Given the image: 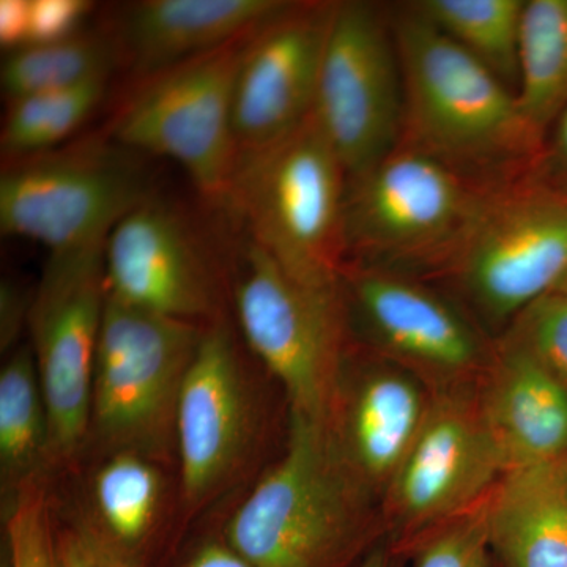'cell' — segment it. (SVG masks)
I'll return each mask as SVG.
<instances>
[{
    "mask_svg": "<svg viewBox=\"0 0 567 567\" xmlns=\"http://www.w3.org/2000/svg\"><path fill=\"white\" fill-rule=\"evenodd\" d=\"M134 155L106 137L10 162L0 177V230L50 254L103 244L152 197Z\"/></svg>",
    "mask_w": 567,
    "mask_h": 567,
    "instance_id": "cell-9",
    "label": "cell"
},
{
    "mask_svg": "<svg viewBox=\"0 0 567 567\" xmlns=\"http://www.w3.org/2000/svg\"><path fill=\"white\" fill-rule=\"evenodd\" d=\"M62 567H145L140 557L115 546L95 525H70L58 533Z\"/></svg>",
    "mask_w": 567,
    "mask_h": 567,
    "instance_id": "cell-30",
    "label": "cell"
},
{
    "mask_svg": "<svg viewBox=\"0 0 567 567\" xmlns=\"http://www.w3.org/2000/svg\"><path fill=\"white\" fill-rule=\"evenodd\" d=\"M487 192L427 156L395 148L347 186L346 264L445 274Z\"/></svg>",
    "mask_w": 567,
    "mask_h": 567,
    "instance_id": "cell-4",
    "label": "cell"
},
{
    "mask_svg": "<svg viewBox=\"0 0 567 567\" xmlns=\"http://www.w3.org/2000/svg\"><path fill=\"white\" fill-rule=\"evenodd\" d=\"M51 462L50 420L29 347L11 354L0 372V466L14 495Z\"/></svg>",
    "mask_w": 567,
    "mask_h": 567,
    "instance_id": "cell-22",
    "label": "cell"
},
{
    "mask_svg": "<svg viewBox=\"0 0 567 567\" xmlns=\"http://www.w3.org/2000/svg\"><path fill=\"white\" fill-rule=\"evenodd\" d=\"M336 2H287L254 31L235 81L238 158L282 140L308 121Z\"/></svg>",
    "mask_w": 567,
    "mask_h": 567,
    "instance_id": "cell-14",
    "label": "cell"
},
{
    "mask_svg": "<svg viewBox=\"0 0 567 567\" xmlns=\"http://www.w3.org/2000/svg\"><path fill=\"white\" fill-rule=\"evenodd\" d=\"M554 290H557V292L565 295L567 298V274L563 276L561 281L557 284V286L554 287Z\"/></svg>",
    "mask_w": 567,
    "mask_h": 567,
    "instance_id": "cell-37",
    "label": "cell"
},
{
    "mask_svg": "<svg viewBox=\"0 0 567 567\" xmlns=\"http://www.w3.org/2000/svg\"><path fill=\"white\" fill-rule=\"evenodd\" d=\"M158 470L142 454L117 451L93 484L95 527L115 546L137 557L152 535L162 502Z\"/></svg>",
    "mask_w": 567,
    "mask_h": 567,
    "instance_id": "cell-25",
    "label": "cell"
},
{
    "mask_svg": "<svg viewBox=\"0 0 567 567\" xmlns=\"http://www.w3.org/2000/svg\"><path fill=\"white\" fill-rule=\"evenodd\" d=\"M409 6L507 87L516 85L517 93L522 18L527 0H417Z\"/></svg>",
    "mask_w": 567,
    "mask_h": 567,
    "instance_id": "cell-23",
    "label": "cell"
},
{
    "mask_svg": "<svg viewBox=\"0 0 567 567\" xmlns=\"http://www.w3.org/2000/svg\"><path fill=\"white\" fill-rule=\"evenodd\" d=\"M499 344L532 358L567 388V298L550 290L507 323Z\"/></svg>",
    "mask_w": 567,
    "mask_h": 567,
    "instance_id": "cell-27",
    "label": "cell"
},
{
    "mask_svg": "<svg viewBox=\"0 0 567 567\" xmlns=\"http://www.w3.org/2000/svg\"><path fill=\"white\" fill-rule=\"evenodd\" d=\"M106 89L107 80H99L9 102L0 136L3 155L14 162L54 151L91 117Z\"/></svg>",
    "mask_w": 567,
    "mask_h": 567,
    "instance_id": "cell-26",
    "label": "cell"
},
{
    "mask_svg": "<svg viewBox=\"0 0 567 567\" xmlns=\"http://www.w3.org/2000/svg\"><path fill=\"white\" fill-rule=\"evenodd\" d=\"M503 475L477 391H436L420 434L383 492L388 525L402 539H421L483 503Z\"/></svg>",
    "mask_w": 567,
    "mask_h": 567,
    "instance_id": "cell-13",
    "label": "cell"
},
{
    "mask_svg": "<svg viewBox=\"0 0 567 567\" xmlns=\"http://www.w3.org/2000/svg\"><path fill=\"white\" fill-rule=\"evenodd\" d=\"M312 117L344 166L360 177L398 148L404 82L386 9L336 2Z\"/></svg>",
    "mask_w": 567,
    "mask_h": 567,
    "instance_id": "cell-10",
    "label": "cell"
},
{
    "mask_svg": "<svg viewBox=\"0 0 567 567\" xmlns=\"http://www.w3.org/2000/svg\"><path fill=\"white\" fill-rule=\"evenodd\" d=\"M182 567H252L226 539L197 548Z\"/></svg>",
    "mask_w": 567,
    "mask_h": 567,
    "instance_id": "cell-34",
    "label": "cell"
},
{
    "mask_svg": "<svg viewBox=\"0 0 567 567\" xmlns=\"http://www.w3.org/2000/svg\"><path fill=\"white\" fill-rule=\"evenodd\" d=\"M342 298L375 352L429 390H464L486 374L494 347L445 298L410 275L347 262Z\"/></svg>",
    "mask_w": 567,
    "mask_h": 567,
    "instance_id": "cell-12",
    "label": "cell"
},
{
    "mask_svg": "<svg viewBox=\"0 0 567 567\" xmlns=\"http://www.w3.org/2000/svg\"><path fill=\"white\" fill-rule=\"evenodd\" d=\"M235 305L246 341L286 388L290 413L330 423L346 361L342 290L298 281L246 238Z\"/></svg>",
    "mask_w": 567,
    "mask_h": 567,
    "instance_id": "cell-7",
    "label": "cell"
},
{
    "mask_svg": "<svg viewBox=\"0 0 567 567\" xmlns=\"http://www.w3.org/2000/svg\"><path fill=\"white\" fill-rule=\"evenodd\" d=\"M557 151L559 158L567 166V106L557 121Z\"/></svg>",
    "mask_w": 567,
    "mask_h": 567,
    "instance_id": "cell-35",
    "label": "cell"
},
{
    "mask_svg": "<svg viewBox=\"0 0 567 567\" xmlns=\"http://www.w3.org/2000/svg\"><path fill=\"white\" fill-rule=\"evenodd\" d=\"M24 316L29 317V306H24L21 293L14 289L13 284L2 282L0 287V342L2 349H10L20 333Z\"/></svg>",
    "mask_w": 567,
    "mask_h": 567,
    "instance_id": "cell-33",
    "label": "cell"
},
{
    "mask_svg": "<svg viewBox=\"0 0 567 567\" xmlns=\"http://www.w3.org/2000/svg\"><path fill=\"white\" fill-rule=\"evenodd\" d=\"M257 28L136 81L111 118L107 140L137 155L174 159L205 197L224 200L238 162L233 128L235 81Z\"/></svg>",
    "mask_w": 567,
    "mask_h": 567,
    "instance_id": "cell-5",
    "label": "cell"
},
{
    "mask_svg": "<svg viewBox=\"0 0 567 567\" xmlns=\"http://www.w3.org/2000/svg\"><path fill=\"white\" fill-rule=\"evenodd\" d=\"M204 328L107 295L95 354L92 423L118 451L158 456L175 436L183 382Z\"/></svg>",
    "mask_w": 567,
    "mask_h": 567,
    "instance_id": "cell-8",
    "label": "cell"
},
{
    "mask_svg": "<svg viewBox=\"0 0 567 567\" xmlns=\"http://www.w3.org/2000/svg\"><path fill=\"white\" fill-rule=\"evenodd\" d=\"M92 9V3L85 0H29L25 47L55 43L78 35Z\"/></svg>",
    "mask_w": 567,
    "mask_h": 567,
    "instance_id": "cell-31",
    "label": "cell"
},
{
    "mask_svg": "<svg viewBox=\"0 0 567 567\" xmlns=\"http://www.w3.org/2000/svg\"><path fill=\"white\" fill-rule=\"evenodd\" d=\"M29 0L0 2V43L9 52L28 44Z\"/></svg>",
    "mask_w": 567,
    "mask_h": 567,
    "instance_id": "cell-32",
    "label": "cell"
},
{
    "mask_svg": "<svg viewBox=\"0 0 567 567\" xmlns=\"http://www.w3.org/2000/svg\"><path fill=\"white\" fill-rule=\"evenodd\" d=\"M14 496L7 518L10 567H62L44 488L32 481Z\"/></svg>",
    "mask_w": 567,
    "mask_h": 567,
    "instance_id": "cell-28",
    "label": "cell"
},
{
    "mask_svg": "<svg viewBox=\"0 0 567 567\" xmlns=\"http://www.w3.org/2000/svg\"><path fill=\"white\" fill-rule=\"evenodd\" d=\"M480 385L481 410L505 473L567 457V388L546 369L496 342Z\"/></svg>",
    "mask_w": 567,
    "mask_h": 567,
    "instance_id": "cell-19",
    "label": "cell"
},
{
    "mask_svg": "<svg viewBox=\"0 0 567 567\" xmlns=\"http://www.w3.org/2000/svg\"><path fill=\"white\" fill-rule=\"evenodd\" d=\"M347 186L344 166L311 114L282 140L240 156L224 200L287 274L336 290L346 265Z\"/></svg>",
    "mask_w": 567,
    "mask_h": 567,
    "instance_id": "cell-3",
    "label": "cell"
},
{
    "mask_svg": "<svg viewBox=\"0 0 567 567\" xmlns=\"http://www.w3.org/2000/svg\"><path fill=\"white\" fill-rule=\"evenodd\" d=\"M492 554L505 567H567V457L509 470L484 499Z\"/></svg>",
    "mask_w": 567,
    "mask_h": 567,
    "instance_id": "cell-20",
    "label": "cell"
},
{
    "mask_svg": "<svg viewBox=\"0 0 567 567\" xmlns=\"http://www.w3.org/2000/svg\"><path fill=\"white\" fill-rule=\"evenodd\" d=\"M434 391L385 358L339 382L331 431L357 475L385 492L431 409Z\"/></svg>",
    "mask_w": 567,
    "mask_h": 567,
    "instance_id": "cell-17",
    "label": "cell"
},
{
    "mask_svg": "<svg viewBox=\"0 0 567 567\" xmlns=\"http://www.w3.org/2000/svg\"><path fill=\"white\" fill-rule=\"evenodd\" d=\"M372 495L330 423L290 413L286 454L230 518L226 540L252 567H346L371 532Z\"/></svg>",
    "mask_w": 567,
    "mask_h": 567,
    "instance_id": "cell-2",
    "label": "cell"
},
{
    "mask_svg": "<svg viewBox=\"0 0 567 567\" xmlns=\"http://www.w3.org/2000/svg\"><path fill=\"white\" fill-rule=\"evenodd\" d=\"M354 567H388L386 554L383 550L371 551L361 559L360 565Z\"/></svg>",
    "mask_w": 567,
    "mask_h": 567,
    "instance_id": "cell-36",
    "label": "cell"
},
{
    "mask_svg": "<svg viewBox=\"0 0 567 567\" xmlns=\"http://www.w3.org/2000/svg\"><path fill=\"white\" fill-rule=\"evenodd\" d=\"M287 0H142L104 28L115 63L136 81L216 50L270 20Z\"/></svg>",
    "mask_w": 567,
    "mask_h": 567,
    "instance_id": "cell-18",
    "label": "cell"
},
{
    "mask_svg": "<svg viewBox=\"0 0 567 567\" xmlns=\"http://www.w3.org/2000/svg\"><path fill=\"white\" fill-rule=\"evenodd\" d=\"M536 171L484 194L443 274L494 323H509L567 274V185Z\"/></svg>",
    "mask_w": 567,
    "mask_h": 567,
    "instance_id": "cell-6",
    "label": "cell"
},
{
    "mask_svg": "<svg viewBox=\"0 0 567 567\" xmlns=\"http://www.w3.org/2000/svg\"><path fill=\"white\" fill-rule=\"evenodd\" d=\"M390 18L404 82L398 148L487 189L536 169L544 141L525 121L516 92L412 7Z\"/></svg>",
    "mask_w": 567,
    "mask_h": 567,
    "instance_id": "cell-1",
    "label": "cell"
},
{
    "mask_svg": "<svg viewBox=\"0 0 567 567\" xmlns=\"http://www.w3.org/2000/svg\"><path fill=\"white\" fill-rule=\"evenodd\" d=\"M252 410L229 331L205 328L177 406L175 439L183 496L199 506L221 488L244 457Z\"/></svg>",
    "mask_w": 567,
    "mask_h": 567,
    "instance_id": "cell-16",
    "label": "cell"
},
{
    "mask_svg": "<svg viewBox=\"0 0 567 567\" xmlns=\"http://www.w3.org/2000/svg\"><path fill=\"white\" fill-rule=\"evenodd\" d=\"M516 95L525 121L544 141L567 106V0H527Z\"/></svg>",
    "mask_w": 567,
    "mask_h": 567,
    "instance_id": "cell-21",
    "label": "cell"
},
{
    "mask_svg": "<svg viewBox=\"0 0 567 567\" xmlns=\"http://www.w3.org/2000/svg\"><path fill=\"white\" fill-rule=\"evenodd\" d=\"M104 268L112 297L153 315L196 323L215 312L210 268L192 233L148 197L107 235Z\"/></svg>",
    "mask_w": 567,
    "mask_h": 567,
    "instance_id": "cell-15",
    "label": "cell"
},
{
    "mask_svg": "<svg viewBox=\"0 0 567 567\" xmlns=\"http://www.w3.org/2000/svg\"><path fill=\"white\" fill-rule=\"evenodd\" d=\"M104 244L50 254L29 305L31 350L50 420L51 462L73 457L92 424L96 344L110 295Z\"/></svg>",
    "mask_w": 567,
    "mask_h": 567,
    "instance_id": "cell-11",
    "label": "cell"
},
{
    "mask_svg": "<svg viewBox=\"0 0 567 567\" xmlns=\"http://www.w3.org/2000/svg\"><path fill=\"white\" fill-rule=\"evenodd\" d=\"M416 543L415 567H491L484 502Z\"/></svg>",
    "mask_w": 567,
    "mask_h": 567,
    "instance_id": "cell-29",
    "label": "cell"
},
{
    "mask_svg": "<svg viewBox=\"0 0 567 567\" xmlns=\"http://www.w3.org/2000/svg\"><path fill=\"white\" fill-rule=\"evenodd\" d=\"M117 66L103 32H84L55 43L11 51L0 71L9 102L37 93L65 91L87 82L110 80Z\"/></svg>",
    "mask_w": 567,
    "mask_h": 567,
    "instance_id": "cell-24",
    "label": "cell"
}]
</instances>
